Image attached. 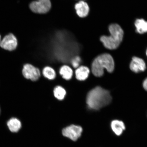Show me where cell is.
I'll use <instances>...</instances> for the list:
<instances>
[{"mask_svg": "<svg viewBox=\"0 0 147 147\" xmlns=\"http://www.w3.org/2000/svg\"><path fill=\"white\" fill-rule=\"evenodd\" d=\"M110 36H102L100 40L106 48L113 50L117 48L122 41L124 32L120 26L117 24L110 25L109 27Z\"/></svg>", "mask_w": 147, "mask_h": 147, "instance_id": "3957f363", "label": "cell"}, {"mask_svg": "<svg viewBox=\"0 0 147 147\" xmlns=\"http://www.w3.org/2000/svg\"><path fill=\"white\" fill-rule=\"evenodd\" d=\"M81 62V59L80 57L76 56L74 57L71 59V63L73 67L77 69L80 67Z\"/></svg>", "mask_w": 147, "mask_h": 147, "instance_id": "e0dca14e", "label": "cell"}, {"mask_svg": "<svg viewBox=\"0 0 147 147\" xmlns=\"http://www.w3.org/2000/svg\"><path fill=\"white\" fill-rule=\"evenodd\" d=\"M0 113H1V109H0Z\"/></svg>", "mask_w": 147, "mask_h": 147, "instance_id": "44dd1931", "label": "cell"}, {"mask_svg": "<svg viewBox=\"0 0 147 147\" xmlns=\"http://www.w3.org/2000/svg\"><path fill=\"white\" fill-rule=\"evenodd\" d=\"M146 55L147 56V50H146Z\"/></svg>", "mask_w": 147, "mask_h": 147, "instance_id": "d6986e66", "label": "cell"}, {"mask_svg": "<svg viewBox=\"0 0 147 147\" xmlns=\"http://www.w3.org/2000/svg\"><path fill=\"white\" fill-rule=\"evenodd\" d=\"M115 62L113 57L105 53L96 57L92 63L91 70L95 76H102L105 69L108 72H113L115 69Z\"/></svg>", "mask_w": 147, "mask_h": 147, "instance_id": "7a4b0ae2", "label": "cell"}, {"mask_svg": "<svg viewBox=\"0 0 147 147\" xmlns=\"http://www.w3.org/2000/svg\"><path fill=\"white\" fill-rule=\"evenodd\" d=\"M130 69L135 73L144 71L146 69V63L142 59L134 57L130 64Z\"/></svg>", "mask_w": 147, "mask_h": 147, "instance_id": "ba28073f", "label": "cell"}, {"mask_svg": "<svg viewBox=\"0 0 147 147\" xmlns=\"http://www.w3.org/2000/svg\"><path fill=\"white\" fill-rule=\"evenodd\" d=\"M22 74L25 78L32 81L37 80L41 76L39 69L29 64H26L24 66Z\"/></svg>", "mask_w": 147, "mask_h": 147, "instance_id": "8992f818", "label": "cell"}, {"mask_svg": "<svg viewBox=\"0 0 147 147\" xmlns=\"http://www.w3.org/2000/svg\"><path fill=\"white\" fill-rule=\"evenodd\" d=\"M82 1H85V0H82Z\"/></svg>", "mask_w": 147, "mask_h": 147, "instance_id": "7402d4cb", "label": "cell"}, {"mask_svg": "<svg viewBox=\"0 0 147 147\" xmlns=\"http://www.w3.org/2000/svg\"><path fill=\"white\" fill-rule=\"evenodd\" d=\"M7 125L9 130L13 133H16L21 128V123L18 119L13 117L7 122Z\"/></svg>", "mask_w": 147, "mask_h": 147, "instance_id": "7c38bea8", "label": "cell"}, {"mask_svg": "<svg viewBox=\"0 0 147 147\" xmlns=\"http://www.w3.org/2000/svg\"><path fill=\"white\" fill-rule=\"evenodd\" d=\"M112 97L109 92L100 87L92 89L88 93L87 103L90 109L98 110L111 102Z\"/></svg>", "mask_w": 147, "mask_h": 147, "instance_id": "6da1fadb", "label": "cell"}, {"mask_svg": "<svg viewBox=\"0 0 147 147\" xmlns=\"http://www.w3.org/2000/svg\"><path fill=\"white\" fill-rule=\"evenodd\" d=\"M82 131L81 127L71 125L63 128L62 130V134L64 136L75 141L81 137Z\"/></svg>", "mask_w": 147, "mask_h": 147, "instance_id": "5b68a950", "label": "cell"}, {"mask_svg": "<svg viewBox=\"0 0 147 147\" xmlns=\"http://www.w3.org/2000/svg\"><path fill=\"white\" fill-rule=\"evenodd\" d=\"M111 127L113 133L117 136L122 135L126 128L124 122L117 119L112 121Z\"/></svg>", "mask_w": 147, "mask_h": 147, "instance_id": "30bf717a", "label": "cell"}, {"mask_svg": "<svg viewBox=\"0 0 147 147\" xmlns=\"http://www.w3.org/2000/svg\"><path fill=\"white\" fill-rule=\"evenodd\" d=\"M42 73L45 78L49 80H54L56 77V73L54 69L49 67L44 68Z\"/></svg>", "mask_w": 147, "mask_h": 147, "instance_id": "9a60e30c", "label": "cell"}, {"mask_svg": "<svg viewBox=\"0 0 147 147\" xmlns=\"http://www.w3.org/2000/svg\"><path fill=\"white\" fill-rule=\"evenodd\" d=\"M59 73L62 78L66 80H70L73 76V70L67 65L62 66L60 68Z\"/></svg>", "mask_w": 147, "mask_h": 147, "instance_id": "4fadbf2b", "label": "cell"}, {"mask_svg": "<svg viewBox=\"0 0 147 147\" xmlns=\"http://www.w3.org/2000/svg\"><path fill=\"white\" fill-rule=\"evenodd\" d=\"M51 5L50 0H37L30 3V8L35 13L44 14L50 10Z\"/></svg>", "mask_w": 147, "mask_h": 147, "instance_id": "277c9868", "label": "cell"}, {"mask_svg": "<svg viewBox=\"0 0 147 147\" xmlns=\"http://www.w3.org/2000/svg\"><path fill=\"white\" fill-rule=\"evenodd\" d=\"M1 36H0V40H1Z\"/></svg>", "mask_w": 147, "mask_h": 147, "instance_id": "ffe728a7", "label": "cell"}, {"mask_svg": "<svg viewBox=\"0 0 147 147\" xmlns=\"http://www.w3.org/2000/svg\"><path fill=\"white\" fill-rule=\"evenodd\" d=\"M75 9L77 14L79 17L84 18L86 17L89 13L90 8L88 3L84 1H80L76 3Z\"/></svg>", "mask_w": 147, "mask_h": 147, "instance_id": "9c48e42d", "label": "cell"}, {"mask_svg": "<svg viewBox=\"0 0 147 147\" xmlns=\"http://www.w3.org/2000/svg\"><path fill=\"white\" fill-rule=\"evenodd\" d=\"M143 86L144 89L147 91V78L143 82Z\"/></svg>", "mask_w": 147, "mask_h": 147, "instance_id": "ac0fdd59", "label": "cell"}, {"mask_svg": "<svg viewBox=\"0 0 147 147\" xmlns=\"http://www.w3.org/2000/svg\"><path fill=\"white\" fill-rule=\"evenodd\" d=\"M1 47L3 49L9 51H12L16 49L17 47V39L14 35L10 34L5 36L1 43Z\"/></svg>", "mask_w": 147, "mask_h": 147, "instance_id": "52a82bcc", "label": "cell"}, {"mask_svg": "<svg viewBox=\"0 0 147 147\" xmlns=\"http://www.w3.org/2000/svg\"><path fill=\"white\" fill-rule=\"evenodd\" d=\"M90 72V70L89 68L86 66H80L75 71L76 78L79 80H85L89 76Z\"/></svg>", "mask_w": 147, "mask_h": 147, "instance_id": "8fae6325", "label": "cell"}, {"mask_svg": "<svg viewBox=\"0 0 147 147\" xmlns=\"http://www.w3.org/2000/svg\"><path fill=\"white\" fill-rule=\"evenodd\" d=\"M135 25L136 28V32L140 34H143L147 32V22L143 19L136 20Z\"/></svg>", "mask_w": 147, "mask_h": 147, "instance_id": "5bb4252c", "label": "cell"}, {"mask_svg": "<svg viewBox=\"0 0 147 147\" xmlns=\"http://www.w3.org/2000/svg\"><path fill=\"white\" fill-rule=\"evenodd\" d=\"M54 96L59 100H62L65 97L66 94L65 90L60 86H57L54 90Z\"/></svg>", "mask_w": 147, "mask_h": 147, "instance_id": "2e32d148", "label": "cell"}]
</instances>
